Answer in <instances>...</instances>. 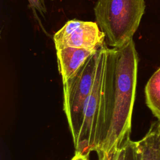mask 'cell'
Masks as SVG:
<instances>
[{
    "instance_id": "7c38bea8",
    "label": "cell",
    "mask_w": 160,
    "mask_h": 160,
    "mask_svg": "<svg viewBox=\"0 0 160 160\" xmlns=\"http://www.w3.org/2000/svg\"><path fill=\"white\" fill-rule=\"evenodd\" d=\"M89 155L81 153L78 151H75L74 156L71 160H89Z\"/></svg>"
},
{
    "instance_id": "9c48e42d",
    "label": "cell",
    "mask_w": 160,
    "mask_h": 160,
    "mask_svg": "<svg viewBox=\"0 0 160 160\" xmlns=\"http://www.w3.org/2000/svg\"><path fill=\"white\" fill-rule=\"evenodd\" d=\"M127 144L110 153H106L101 151H97L98 160H126Z\"/></svg>"
},
{
    "instance_id": "6da1fadb",
    "label": "cell",
    "mask_w": 160,
    "mask_h": 160,
    "mask_svg": "<svg viewBox=\"0 0 160 160\" xmlns=\"http://www.w3.org/2000/svg\"><path fill=\"white\" fill-rule=\"evenodd\" d=\"M113 48L108 128L106 137L98 150L106 153L115 151L131 140V120L139 61L132 39L121 47Z\"/></svg>"
},
{
    "instance_id": "30bf717a",
    "label": "cell",
    "mask_w": 160,
    "mask_h": 160,
    "mask_svg": "<svg viewBox=\"0 0 160 160\" xmlns=\"http://www.w3.org/2000/svg\"><path fill=\"white\" fill-rule=\"evenodd\" d=\"M31 7L43 14L46 12V9L44 5V0H28Z\"/></svg>"
},
{
    "instance_id": "5b68a950",
    "label": "cell",
    "mask_w": 160,
    "mask_h": 160,
    "mask_svg": "<svg viewBox=\"0 0 160 160\" xmlns=\"http://www.w3.org/2000/svg\"><path fill=\"white\" fill-rule=\"evenodd\" d=\"M105 39L97 22L78 19L68 21L53 36L56 50L66 47L98 49L105 42Z\"/></svg>"
},
{
    "instance_id": "52a82bcc",
    "label": "cell",
    "mask_w": 160,
    "mask_h": 160,
    "mask_svg": "<svg viewBox=\"0 0 160 160\" xmlns=\"http://www.w3.org/2000/svg\"><path fill=\"white\" fill-rule=\"evenodd\" d=\"M133 144L134 160H160V121L152 122L145 136Z\"/></svg>"
},
{
    "instance_id": "277c9868",
    "label": "cell",
    "mask_w": 160,
    "mask_h": 160,
    "mask_svg": "<svg viewBox=\"0 0 160 160\" xmlns=\"http://www.w3.org/2000/svg\"><path fill=\"white\" fill-rule=\"evenodd\" d=\"M98 51L88 59L72 78L62 83L63 111L72 140L75 139L77 134L84 102L94 84L98 61Z\"/></svg>"
},
{
    "instance_id": "8fae6325",
    "label": "cell",
    "mask_w": 160,
    "mask_h": 160,
    "mask_svg": "<svg viewBox=\"0 0 160 160\" xmlns=\"http://www.w3.org/2000/svg\"><path fill=\"white\" fill-rule=\"evenodd\" d=\"M126 160H134V150L133 141L130 140L126 145Z\"/></svg>"
},
{
    "instance_id": "3957f363",
    "label": "cell",
    "mask_w": 160,
    "mask_h": 160,
    "mask_svg": "<svg viewBox=\"0 0 160 160\" xmlns=\"http://www.w3.org/2000/svg\"><path fill=\"white\" fill-rule=\"evenodd\" d=\"M144 0H98L94 8L96 22L112 48L132 39L145 10Z\"/></svg>"
},
{
    "instance_id": "8992f818",
    "label": "cell",
    "mask_w": 160,
    "mask_h": 160,
    "mask_svg": "<svg viewBox=\"0 0 160 160\" xmlns=\"http://www.w3.org/2000/svg\"><path fill=\"white\" fill-rule=\"evenodd\" d=\"M98 49L66 47L56 50L58 69L62 83L72 78L88 59Z\"/></svg>"
},
{
    "instance_id": "ba28073f",
    "label": "cell",
    "mask_w": 160,
    "mask_h": 160,
    "mask_svg": "<svg viewBox=\"0 0 160 160\" xmlns=\"http://www.w3.org/2000/svg\"><path fill=\"white\" fill-rule=\"evenodd\" d=\"M144 92L147 106L160 121V66L148 81Z\"/></svg>"
},
{
    "instance_id": "7a4b0ae2",
    "label": "cell",
    "mask_w": 160,
    "mask_h": 160,
    "mask_svg": "<svg viewBox=\"0 0 160 160\" xmlns=\"http://www.w3.org/2000/svg\"><path fill=\"white\" fill-rule=\"evenodd\" d=\"M114 48L106 42L98 49L95 79L81 114L75 151L89 154L99 149L108 131L112 78Z\"/></svg>"
}]
</instances>
